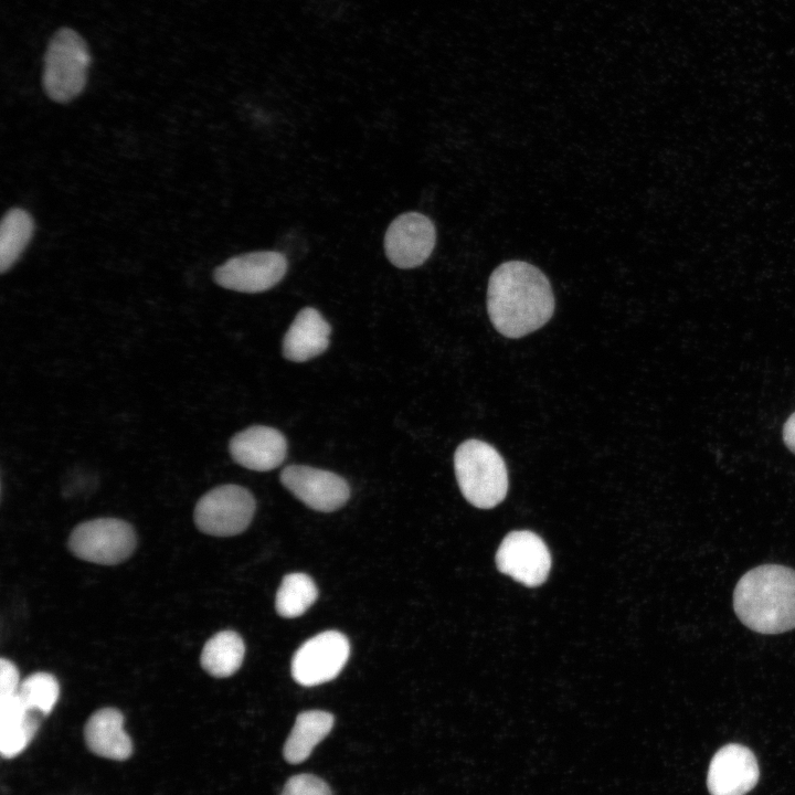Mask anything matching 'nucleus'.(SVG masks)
<instances>
[{
  "instance_id": "9b49d317",
  "label": "nucleus",
  "mask_w": 795,
  "mask_h": 795,
  "mask_svg": "<svg viewBox=\"0 0 795 795\" xmlns=\"http://www.w3.org/2000/svg\"><path fill=\"white\" fill-rule=\"evenodd\" d=\"M280 483L312 510L331 512L346 505L350 487L341 476L306 465H289L280 473Z\"/></svg>"
},
{
  "instance_id": "f3484780",
  "label": "nucleus",
  "mask_w": 795,
  "mask_h": 795,
  "mask_svg": "<svg viewBox=\"0 0 795 795\" xmlns=\"http://www.w3.org/2000/svg\"><path fill=\"white\" fill-rule=\"evenodd\" d=\"M333 722V716L327 711L308 710L299 713L284 745L286 761L292 764L304 762L328 735Z\"/></svg>"
},
{
  "instance_id": "0eeeda50",
  "label": "nucleus",
  "mask_w": 795,
  "mask_h": 795,
  "mask_svg": "<svg viewBox=\"0 0 795 795\" xmlns=\"http://www.w3.org/2000/svg\"><path fill=\"white\" fill-rule=\"evenodd\" d=\"M350 655L346 635L326 630L306 640L294 654L292 676L304 687H314L336 678Z\"/></svg>"
},
{
  "instance_id": "1a4fd4ad",
  "label": "nucleus",
  "mask_w": 795,
  "mask_h": 795,
  "mask_svg": "<svg viewBox=\"0 0 795 795\" xmlns=\"http://www.w3.org/2000/svg\"><path fill=\"white\" fill-rule=\"evenodd\" d=\"M497 569L526 586L541 585L548 577L551 556L543 540L527 530L512 531L496 553Z\"/></svg>"
},
{
  "instance_id": "6ab92c4d",
  "label": "nucleus",
  "mask_w": 795,
  "mask_h": 795,
  "mask_svg": "<svg viewBox=\"0 0 795 795\" xmlns=\"http://www.w3.org/2000/svg\"><path fill=\"white\" fill-rule=\"evenodd\" d=\"M34 232L32 216L23 209L6 212L0 225V271L6 273L19 259Z\"/></svg>"
},
{
  "instance_id": "dca6fc26",
  "label": "nucleus",
  "mask_w": 795,
  "mask_h": 795,
  "mask_svg": "<svg viewBox=\"0 0 795 795\" xmlns=\"http://www.w3.org/2000/svg\"><path fill=\"white\" fill-rule=\"evenodd\" d=\"M41 713L29 711L18 692L0 697V751L11 759L21 753L35 735Z\"/></svg>"
},
{
  "instance_id": "5701e85b",
  "label": "nucleus",
  "mask_w": 795,
  "mask_h": 795,
  "mask_svg": "<svg viewBox=\"0 0 795 795\" xmlns=\"http://www.w3.org/2000/svg\"><path fill=\"white\" fill-rule=\"evenodd\" d=\"M19 670L9 659H0V697L17 693L19 690Z\"/></svg>"
},
{
  "instance_id": "f257e3e1",
  "label": "nucleus",
  "mask_w": 795,
  "mask_h": 795,
  "mask_svg": "<svg viewBox=\"0 0 795 795\" xmlns=\"http://www.w3.org/2000/svg\"><path fill=\"white\" fill-rule=\"evenodd\" d=\"M553 290L547 276L523 261H508L491 273L487 312L495 329L521 338L544 326L554 312Z\"/></svg>"
},
{
  "instance_id": "9d476101",
  "label": "nucleus",
  "mask_w": 795,
  "mask_h": 795,
  "mask_svg": "<svg viewBox=\"0 0 795 795\" xmlns=\"http://www.w3.org/2000/svg\"><path fill=\"white\" fill-rule=\"evenodd\" d=\"M436 243L433 221L418 212L396 216L384 235V252L398 268L410 269L424 264Z\"/></svg>"
},
{
  "instance_id": "20e7f679",
  "label": "nucleus",
  "mask_w": 795,
  "mask_h": 795,
  "mask_svg": "<svg viewBox=\"0 0 795 795\" xmlns=\"http://www.w3.org/2000/svg\"><path fill=\"white\" fill-rule=\"evenodd\" d=\"M91 55L83 38L72 29H60L44 57L43 86L47 96L67 103L78 96L87 81Z\"/></svg>"
},
{
  "instance_id": "4468645a",
  "label": "nucleus",
  "mask_w": 795,
  "mask_h": 795,
  "mask_svg": "<svg viewBox=\"0 0 795 795\" xmlns=\"http://www.w3.org/2000/svg\"><path fill=\"white\" fill-rule=\"evenodd\" d=\"M331 327L312 307L296 315L283 339V356L293 362H305L320 356L329 346Z\"/></svg>"
},
{
  "instance_id": "2eb2a0df",
  "label": "nucleus",
  "mask_w": 795,
  "mask_h": 795,
  "mask_svg": "<svg viewBox=\"0 0 795 795\" xmlns=\"http://www.w3.org/2000/svg\"><path fill=\"white\" fill-rule=\"evenodd\" d=\"M87 746L95 754L126 760L132 751L131 740L124 730V716L115 708H102L94 712L84 728Z\"/></svg>"
},
{
  "instance_id": "7ed1b4c3",
  "label": "nucleus",
  "mask_w": 795,
  "mask_h": 795,
  "mask_svg": "<svg viewBox=\"0 0 795 795\" xmlns=\"http://www.w3.org/2000/svg\"><path fill=\"white\" fill-rule=\"evenodd\" d=\"M454 469L463 496L473 506L490 509L506 498V464L488 443L479 439L463 442L454 454Z\"/></svg>"
},
{
  "instance_id": "f8f14e48",
  "label": "nucleus",
  "mask_w": 795,
  "mask_h": 795,
  "mask_svg": "<svg viewBox=\"0 0 795 795\" xmlns=\"http://www.w3.org/2000/svg\"><path fill=\"white\" fill-rule=\"evenodd\" d=\"M759 776L753 752L744 745L730 743L713 755L707 786L711 795H745L756 785Z\"/></svg>"
},
{
  "instance_id": "412c9836",
  "label": "nucleus",
  "mask_w": 795,
  "mask_h": 795,
  "mask_svg": "<svg viewBox=\"0 0 795 795\" xmlns=\"http://www.w3.org/2000/svg\"><path fill=\"white\" fill-rule=\"evenodd\" d=\"M18 695L26 710L46 716L59 699L60 685L52 674L39 671L20 683Z\"/></svg>"
},
{
  "instance_id": "423d86ee",
  "label": "nucleus",
  "mask_w": 795,
  "mask_h": 795,
  "mask_svg": "<svg viewBox=\"0 0 795 795\" xmlns=\"http://www.w3.org/2000/svg\"><path fill=\"white\" fill-rule=\"evenodd\" d=\"M256 504L246 488L227 484L205 492L194 508L198 529L214 537L242 533L251 523Z\"/></svg>"
},
{
  "instance_id": "ddd939ff",
  "label": "nucleus",
  "mask_w": 795,
  "mask_h": 795,
  "mask_svg": "<svg viewBox=\"0 0 795 795\" xmlns=\"http://www.w3.org/2000/svg\"><path fill=\"white\" fill-rule=\"evenodd\" d=\"M235 463L256 471L277 468L287 455V441L276 428L254 425L236 433L229 444Z\"/></svg>"
},
{
  "instance_id": "aec40b11",
  "label": "nucleus",
  "mask_w": 795,
  "mask_h": 795,
  "mask_svg": "<svg viewBox=\"0 0 795 795\" xmlns=\"http://www.w3.org/2000/svg\"><path fill=\"white\" fill-rule=\"evenodd\" d=\"M318 589L305 573L284 576L276 593L275 608L279 616L295 618L303 615L317 600Z\"/></svg>"
},
{
  "instance_id": "6e6552de",
  "label": "nucleus",
  "mask_w": 795,
  "mask_h": 795,
  "mask_svg": "<svg viewBox=\"0 0 795 795\" xmlns=\"http://www.w3.org/2000/svg\"><path fill=\"white\" fill-rule=\"evenodd\" d=\"M288 262L277 251H256L235 255L214 271L215 283L240 293H262L276 286L286 275Z\"/></svg>"
},
{
  "instance_id": "4be33fe9",
  "label": "nucleus",
  "mask_w": 795,
  "mask_h": 795,
  "mask_svg": "<svg viewBox=\"0 0 795 795\" xmlns=\"http://www.w3.org/2000/svg\"><path fill=\"white\" fill-rule=\"evenodd\" d=\"M280 795H332V792L320 777L298 774L286 782Z\"/></svg>"
},
{
  "instance_id": "a211bd4d",
  "label": "nucleus",
  "mask_w": 795,
  "mask_h": 795,
  "mask_svg": "<svg viewBox=\"0 0 795 795\" xmlns=\"http://www.w3.org/2000/svg\"><path fill=\"white\" fill-rule=\"evenodd\" d=\"M244 655L242 637L236 632L222 630L205 643L200 664L214 678H226L240 669Z\"/></svg>"
},
{
  "instance_id": "f03ea898",
  "label": "nucleus",
  "mask_w": 795,
  "mask_h": 795,
  "mask_svg": "<svg viewBox=\"0 0 795 795\" xmlns=\"http://www.w3.org/2000/svg\"><path fill=\"white\" fill-rule=\"evenodd\" d=\"M733 607L754 632L781 634L795 628V571L777 564L748 571L734 589Z\"/></svg>"
},
{
  "instance_id": "39448f33",
  "label": "nucleus",
  "mask_w": 795,
  "mask_h": 795,
  "mask_svg": "<svg viewBox=\"0 0 795 795\" xmlns=\"http://www.w3.org/2000/svg\"><path fill=\"white\" fill-rule=\"evenodd\" d=\"M137 544L130 523L117 518H97L77 524L68 539L71 552L78 559L115 565L127 560Z\"/></svg>"
},
{
  "instance_id": "b1692460",
  "label": "nucleus",
  "mask_w": 795,
  "mask_h": 795,
  "mask_svg": "<svg viewBox=\"0 0 795 795\" xmlns=\"http://www.w3.org/2000/svg\"><path fill=\"white\" fill-rule=\"evenodd\" d=\"M783 438L786 446L795 453V413L789 416L784 425Z\"/></svg>"
}]
</instances>
